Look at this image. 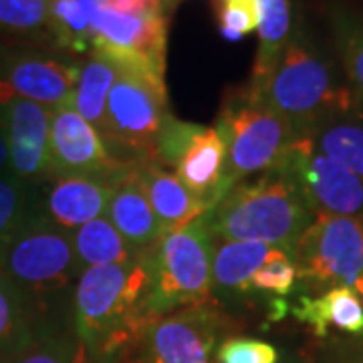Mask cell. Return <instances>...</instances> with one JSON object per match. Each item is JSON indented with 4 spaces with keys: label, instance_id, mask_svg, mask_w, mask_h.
<instances>
[{
    "label": "cell",
    "instance_id": "obj_26",
    "mask_svg": "<svg viewBox=\"0 0 363 363\" xmlns=\"http://www.w3.org/2000/svg\"><path fill=\"white\" fill-rule=\"evenodd\" d=\"M71 238L81 271L125 262L140 252L117 233V228L107 220V216L83 224L75 233H71Z\"/></svg>",
    "mask_w": 363,
    "mask_h": 363
},
{
    "label": "cell",
    "instance_id": "obj_10",
    "mask_svg": "<svg viewBox=\"0 0 363 363\" xmlns=\"http://www.w3.org/2000/svg\"><path fill=\"white\" fill-rule=\"evenodd\" d=\"M156 162L172 168L192 194L212 210L228 194L222 186L226 168V145L214 125L164 117L157 133Z\"/></svg>",
    "mask_w": 363,
    "mask_h": 363
},
{
    "label": "cell",
    "instance_id": "obj_5",
    "mask_svg": "<svg viewBox=\"0 0 363 363\" xmlns=\"http://www.w3.org/2000/svg\"><path fill=\"white\" fill-rule=\"evenodd\" d=\"M214 128L220 131L226 145L222 180L226 192L248 176L274 168L297 138L289 119L267 104L248 83L224 95Z\"/></svg>",
    "mask_w": 363,
    "mask_h": 363
},
{
    "label": "cell",
    "instance_id": "obj_16",
    "mask_svg": "<svg viewBox=\"0 0 363 363\" xmlns=\"http://www.w3.org/2000/svg\"><path fill=\"white\" fill-rule=\"evenodd\" d=\"M119 176H51L45 190H39L40 214L61 230L75 233L83 224L105 216Z\"/></svg>",
    "mask_w": 363,
    "mask_h": 363
},
{
    "label": "cell",
    "instance_id": "obj_1",
    "mask_svg": "<svg viewBox=\"0 0 363 363\" xmlns=\"http://www.w3.org/2000/svg\"><path fill=\"white\" fill-rule=\"evenodd\" d=\"M154 247L125 262L85 269L71 293V327L91 363H125L150 325Z\"/></svg>",
    "mask_w": 363,
    "mask_h": 363
},
{
    "label": "cell",
    "instance_id": "obj_36",
    "mask_svg": "<svg viewBox=\"0 0 363 363\" xmlns=\"http://www.w3.org/2000/svg\"><path fill=\"white\" fill-rule=\"evenodd\" d=\"M9 172V142H6V130L4 119L0 113V174Z\"/></svg>",
    "mask_w": 363,
    "mask_h": 363
},
{
    "label": "cell",
    "instance_id": "obj_14",
    "mask_svg": "<svg viewBox=\"0 0 363 363\" xmlns=\"http://www.w3.org/2000/svg\"><path fill=\"white\" fill-rule=\"evenodd\" d=\"M131 164L119 162L97 130L71 105L51 109L49 168L51 176L116 178Z\"/></svg>",
    "mask_w": 363,
    "mask_h": 363
},
{
    "label": "cell",
    "instance_id": "obj_31",
    "mask_svg": "<svg viewBox=\"0 0 363 363\" xmlns=\"http://www.w3.org/2000/svg\"><path fill=\"white\" fill-rule=\"evenodd\" d=\"M297 283L298 271L295 260L289 252H281L252 274L248 283V303H252L255 298H262L267 301V307L271 311L277 303L286 301Z\"/></svg>",
    "mask_w": 363,
    "mask_h": 363
},
{
    "label": "cell",
    "instance_id": "obj_17",
    "mask_svg": "<svg viewBox=\"0 0 363 363\" xmlns=\"http://www.w3.org/2000/svg\"><path fill=\"white\" fill-rule=\"evenodd\" d=\"M289 313L317 341L331 335L363 337V298L353 286H331L319 295H301Z\"/></svg>",
    "mask_w": 363,
    "mask_h": 363
},
{
    "label": "cell",
    "instance_id": "obj_21",
    "mask_svg": "<svg viewBox=\"0 0 363 363\" xmlns=\"http://www.w3.org/2000/svg\"><path fill=\"white\" fill-rule=\"evenodd\" d=\"M119 75V65L111 57L101 51L91 49L85 63H81V75H79L77 87L73 91L71 107L79 116L97 130L104 138L105 131V107L111 87Z\"/></svg>",
    "mask_w": 363,
    "mask_h": 363
},
{
    "label": "cell",
    "instance_id": "obj_24",
    "mask_svg": "<svg viewBox=\"0 0 363 363\" xmlns=\"http://www.w3.org/2000/svg\"><path fill=\"white\" fill-rule=\"evenodd\" d=\"M305 135L363 184V111L329 117Z\"/></svg>",
    "mask_w": 363,
    "mask_h": 363
},
{
    "label": "cell",
    "instance_id": "obj_6",
    "mask_svg": "<svg viewBox=\"0 0 363 363\" xmlns=\"http://www.w3.org/2000/svg\"><path fill=\"white\" fill-rule=\"evenodd\" d=\"M168 113L164 77L119 65L105 107L104 142L123 164L156 162L157 133Z\"/></svg>",
    "mask_w": 363,
    "mask_h": 363
},
{
    "label": "cell",
    "instance_id": "obj_34",
    "mask_svg": "<svg viewBox=\"0 0 363 363\" xmlns=\"http://www.w3.org/2000/svg\"><path fill=\"white\" fill-rule=\"evenodd\" d=\"M317 363H363V337H331L319 341Z\"/></svg>",
    "mask_w": 363,
    "mask_h": 363
},
{
    "label": "cell",
    "instance_id": "obj_28",
    "mask_svg": "<svg viewBox=\"0 0 363 363\" xmlns=\"http://www.w3.org/2000/svg\"><path fill=\"white\" fill-rule=\"evenodd\" d=\"M0 363H91L71 323H51L26 347L13 355L0 357Z\"/></svg>",
    "mask_w": 363,
    "mask_h": 363
},
{
    "label": "cell",
    "instance_id": "obj_12",
    "mask_svg": "<svg viewBox=\"0 0 363 363\" xmlns=\"http://www.w3.org/2000/svg\"><path fill=\"white\" fill-rule=\"evenodd\" d=\"M274 168L291 178L315 216L333 214L363 218L362 180L325 156L311 138L297 135Z\"/></svg>",
    "mask_w": 363,
    "mask_h": 363
},
{
    "label": "cell",
    "instance_id": "obj_22",
    "mask_svg": "<svg viewBox=\"0 0 363 363\" xmlns=\"http://www.w3.org/2000/svg\"><path fill=\"white\" fill-rule=\"evenodd\" d=\"M259 9V49L252 63L250 87H260L277 67L293 33L289 0H255Z\"/></svg>",
    "mask_w": 363,
    "mask_h": 363
},
{
    "label": "cell",
    "instance_id": "obj_2",
    "mask_svg": "<svg viewBox=\"0 0 363 363\" xmlns=\"http://www.w3.org/2000/svg\"><path fill=\"white\" fill-rule=\"evenodd\" d=\"M252 89L289 119L295 135H305L329 117L363 111L339 63L305 23L293 26L277 67L260 87Z\"/></svg>",
    "mask_w": 363,
    "mask_h": 363
},
{
    "label": "cell",
    "instance_id": "obj_37",
    "mask_svg": "<svg viewBox=\"0 0 363 363\" xmlns=\"http://www.w3.org/2000/svg\"><path fill=\"white\" fill-rule=\"evenodd\" d=\"M279 363H309L301 353H295V351H285L281 353V359Z\"/></svg>",
    "mask_w": 363,
    "mask_h": 363
},
{
    "label": "cell",
    "instance_id": "obj_11",
    "mask_svg": "<svg viewBox=\"0 0 363 363\" xmlns=\"http://www.w3.org/2000/svg\"><path fill=\"white\" fill-rule=\"evenodd\" d=\"M81 75L75 57L45 45H0V105L26 99L49 109L71 105Z\"/></svg>",
    "mask_w": 363,
    "mask_h": 363
},
{
    "label": "cell",
    "instance_id": "obj_20",
    "mask_svg": "<svg viewBox=\"0 0 363 363\" xmlns=\"http://www.w3.org/2000/svg\"><path fill=\"white\" fill-rule=\"evenodd\" d=\"M138 172L162 236L180 230L208 212L204 202L198 200L172 169L157 162H140Z\"/></svg>",
    "mask_w": 363,
    "mask_h": 363
},
{
    "label": "cell",
    "instance_id": "obj_13",
    "mask_svg": "<svg viewBox=\"0 0 363 363\" xmlns=\"http://www.w3.org/2000/svg\"><path fill=\"white\" fill-rule=\"evenodd\" d=\"M93 30V49L116 63L138 67L164 77L168 47V14H121L104 6V0H79Z\"/></svg>",
    "mask_w": 363,
    "mask_h": 363
},
{
    "label": "cell",
    "instance_id": "obj_19",
    "mask_svg": "<svg viewBox=\"0 0 363 363\" xmlns=\"http://www.w3.org/2000/svg\"><path fill=\"white\" fill-rule=\"evenodd\" d=\"M105 216L135 250L156 247L162 238L156 214L140 180L138 164L128 166L117 178Z\"/></svg>",
    "mask_w": 363,
    "mask_h": 363
},
{
    "label": "cell",
    "instance_id": "obj_7",
    "mask_svg": "<svg viewBox=\"0 0 363 363\" xmlns=\"http://www.w3.org/2000/svg\"><path fill=\"white\" fill-rule=\"evenodd\" d=\"M214 248L216 238L210 233L204 216L157 240L154 247V277L150 295V313L154 319L214 301Z\"/></svg>",
    "mask_w": 363,
    "mask_h": 363
},
{
    "label": "cell",
    "instance_id": "obj_18",
    "mask_svg": "<svg viewBox=\"0 0 363 363\" xmlns=\"http://www.w3.org/2000/svg\"><path fill=\"white\" fill-rule=\"evenodd\" d=\"M281 252L285 250L262 242L220 240L212 257V298L222 307L248 305L252 274Z\"/></svg>",
    "mask_w": 363,
    "mask_h": 363
},
{
    "label": "cell",
    "instance_id": "obj_33",
    "mask_svg": "<svg viewBox=\"0 0 363 363\" xmlns=\"http://www.w3.org/2000/svg\"><path fill=\"white\" fill-rule=\"evenodd\" d=\"M281 353L277 345L264 339L226 335L216 350V363H279Z\"/></svg>",
    "mask_w": 363,
    "mask_h": 363
},
{
    "label": "cell",
    "instance_id": "obj_30",
    "mask_svg": "<svg viewBox=\"0 0 363 363\" xmlns=\"http://www.w3.org/2000/svg\"><path fill=\"white\" fill-rule=\"evenodd\" d=\"M51 45L69 57L93 49V30L79 0H51Z\"/></svg>",
    "mask_w": 363,
    "mask_h": 363
},
{
    "label": "cell",
    "instance_id": "obj_8",
    "mask_svg": "<svg viewBox=\"0 0 363 363\" xmlns=\"http://www.w3.org/2000/svg\"><path fill=\"white\" fill-rule=\"evenodd\" d=\"M298 283L321 293L363 277V218L317 214L293 250Z\"/></svg>",
    "mask_w": 363,
    "mask_h": 363
},
{
    "label": "cell",
    "instance_id": "obj_27",
    "mask_svg": "<svg viewBox=\"0 0 363 363\" xmlns=\"http://www.w3.org/2000/svg\"><path fill=\"white\" fill-rule=\"evenodd\" d=\"M0 35L9 43L51 45V0H0Z\"/></svg>",
    "mask_w": 363,
    "mask_h": 363
},
{
    "label": "cell",
    "instance_id": "obj_35",
    "mask_svg": "<svg viewBox=\"0 0 363 363\" xmlns=\"http://www.w3.org/2000/svg\"><path fill=\"white\" fill-rule=\"evenodd\" d=\"M104 6H107L109 11L131 14V16L166 13V0H104Z\"/></svg>",
    "mask_w": 363,
    "mask_h": 363
},
{
    "label": "cell",
    "instance_id": "obj_29",
    "mask_svg": "<svg viewBox=\"0 0 363 363\" xmlns=\"http://www.w3.org/2000/svg\"><path fill=\"white\" fill-rule=\"evenodd\" d=\"M39 186L0 174V252L40 212Z\"/></svg>",
    "mask_w": 363,
    "mask_h": 363
},
{
    "label": "cell",
    "instance_id": "obj_25",
    "mask_svg": "<svg viewBox=\"0 0 363 363\" xmlns=\"http://www.w3.org/2000/svg\"><path fill=\"white\" fill-rule=\"evenodd\" d=\"M329 26L339 67L363 109V14L345 4H333Z\"/></svg>",
    "mask_w": 363,
    "mask_h": 363
},
{
    "label": "cell",
    "instance_id": "obj_9",
    "mask_svg": "<svg viewBox=\"0 0 363 363\" xmlns=\"http://www.w3.org/2000/svg\"><path fill=\"white\" fill-rule=\"evenodd\" d=\"M234 321L216 301L186 307L150 325L125 363H216Z\"/></svg>",
    "mask_w": 363,
    "mask_h": 363
},
{
    "label": "cell",
    "instance_id": "obj_38",
    "mask_svg": "<svg viewBox=\"0 0 363 363\" xmlns=\"http://www.w3.org/2000/svg\"><path fill=\"white\" fill-rule=\"evenodd\" d=\"M353 289H355V293L363 298V277L357 281V283H355V285H353Z\"/></svg>",
    "mask_w": 363,
    "mask_h": 363
},
{
    "label": "cell",
    "instance_id": "obj_3",
    "mask_svg": "<svg viewBox=\"0 0 363 363\" xmlns=\"http://www.w3.org/2000/svg\"><path fill=\"white\" fill-rule=\"evenodd\" d=\"M315 214L297 186L281 169L272 168L255 180H242L204 214L216 240L262 242L293 257L301 234Z\"/></svg>",
    "mask_w": 363,
    "mask_h": 363
},
{
    "label": "cell",
    "instance_id": "obj_39",
    "mask_svg": "<svg viewBox=\"0 0 363 363\" xmlns=\"http://www.w3.org/2000/svg\"><path fill=\"white\" fill-rule=\"evenodd\" d=\"M169 2H178V0H166V6H168Z\"/></svg>",
    "mask_w": 363,
    "mask_h": 363
},
{
    "label": "cell",
    "instance_id": "obj_23",
    "mask_svg": "<svg viewBox=\"0 0 363 363\" xmlns=\"http://www.w3.org/2000/svg\"><path fill=\"white\" fill-rule=\"evenodd\" d=\"M47 325L25 293L0 272V357L26 347Z\"/></svg>",
    "mask_w": 363,
    "mask_h": 363
},
{
    "label": "cell",
    "instance_id": "obj_32",
    "mask_svg": "<svg viewBox=\"0 0 363 363\" xmlns=\"http://www.w3.org/2000/svg\"><path fill=\"white\" fill-rule=\"evenodd\" d=\"M218 30L226 40H238L257 30L259 9L255 0H214Z\"/></svg>",
    "mask_w": 363,
    "mask_h": 363
},
{
    "label": "cell",
    "instance_id": "obj_4",
    "mask_svg": "<svg viewBox=\"0 0 363 363\" xmlns=\"http://www.w3.org/2000/svg\"><path fill=\"white\" fill-rule=\"evenodd\" d=\"M0 272L25 293L45 323H59L61 303L81 274L71 233L39 212L0 252Z\"/></svg>",
    "mask_w": 363,
    "mask_h": 363
},
{
    "label": "cell",
    "instance_id": "obj_15",
    "mask_svg": "<svg viewBox=\"0 0 363 363\" xmlns=\"http://www.w3.org/2000/svg\"><path fill=\"white\" fill-rule=\"evenodd\" d=\"M0 113L9 142V172L33 186L49 180L51 109L35 101L13 99L0 105Z\"/></svg>",
    "mask_w": 363,
    "mask_h": 363
}]
</instances>
